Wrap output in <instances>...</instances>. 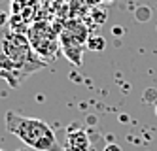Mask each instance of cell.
Wrapping results in <instances>:
<instances>
[{"instance_id":"1","label":"cell","mask_w":157,"mask_h":151,"mask_svg":"<svg viewBox=\"0 0 157 151\" xmlns=\"http://www.w3.org/2000/svg\"><path fill=\"white\" fill-rule=\"evenodd\" d=\"M6 129L17 136L27 147L36 149V151H63L59 145L55 132L51 126L36 117H27V115H19L15 111L6 113Z\"/></svg>"},{"instance_id":"2","label":"cell","mask_w":157,"mask_h":151,"mask_svg":"<svg viewBox=\"0 0 157 151\" xmlns=\"http://www.w3.org/2000/svg\"><path fill=\"white\" fill-rule=\"evenodd\" d=\"M0 51H4L10 59H12L15 70L21 77L32 74L34 70H40V68H46V64H48L46 61H42L36 55L34 49H32L29 36L13 32V30L6 32L2 36V40H0Z\"/></svg>"},{"instance_id":"3","label":"cell","mask_w":157,"mask_h":151,"mask_svg":"<svg viewBox=\"0 0 157 151\" xmlns=\"http://www.w3.org/2000/svg\"><path fill=\"white\" fill-rule=\"evenodd\" d=\"M87 40L89 32L82 21H68L59 32L61 49L66 59H70V62L74 64H82V49L83 45H87Z\"/></svg>"},{"instance_id":"4","label":"cell","mask_w":157,"mask_h":151,"mask_svg":"<svg viewBox=\"0 0 157 151\" xmlns=\"http://www.w3.org/2000/svg\"><path fill=\"white\" fill-rule=\"evenodd\" d=\"M29 42L32 45V49L36 51V55L46 62L51 61L61 47L57 30H51L48 23H36L29 32Z\"/></svg>"},{"instance_id":"5","label":"cell","mask_w":157,"mask_h":151,"mask_svg":"<svg viewBox=\"0 0 157 151\" xmlns=\"http://www.w3.org/2000/svg\"><path fill=\"white\" fill-rule=\"evenodd\" d=\"M68 149L70 151H89V136L85 130H72L68 134Z\"/></svg>"},{"instance_id":"6","label":"cell","mask_w":157,"mask_h":151,"mask_svg":"<svg viewBox=\"0 0 157 151\" xmlns=\"http://www.w3.org/2000/svg\"><path fill=\"white\" fill-rule=\"evenodd\" d=\"M0 76L6 77L8 81L12 79L10 76H17V77H19V74H17V70H15V66H13L12 59H10V57H8L4 51H0Z\"/></svg>"},{"instance_id":"7","label":"cell","mask_w":157,"mask_h":151,"mask_svg":"<svg viewBox=\"0 0 157 151\" xmlns=\"http://www.w3.org/2000/svg\"><path fill=\"white\" fill-rule=\"evenodd\" d=\"M106 47V40L102 38V36H89V40H87V49L89 51H102Z\"/></svg>"},{"instance_id":"8","label":"cell","mask_w":157,"mask_h":151,"mask_svg":"<svg viewBox=\"0 0 157 151\" xmlns=\"http://www.w3.org/2000/svg\"><path fill=\"white\" fill-rule=\"evenodd\" d=\"M136 19H138V21H148V19H150V9H148V8H142V9L138 8V9H136Z\"/></svg>"},{"instance_id":"9","label":"cell","mask_w":157,"mask_h":151,"mask_svg":"<svg viewBox=\"0 0 157 151\" xmlns=\"http://www.w3.org/2000/svg\"><path fill=\"white\" fill-rule=\"evenodd\" d=\"M95 15H97V23H104L106 17H104V11H102V9H97V11L93 9V17H95Z\"/></svg>"},{"instance_id":"10","label":"cell","mask_w":157,"mask_h":151,"mask_svg":"<svg viewBox=\"0 0 157 151\" xmlns=\"http://www.w3.org/2000/svg\"><path fill=\"white\" fill-rule=\"evenodd\" d=\"M104 151H121V147L116 145V144H108V145L104 147Z\"/></svg>"},{"instance_id":"11","label":"cell","mask_w":157,"mask_h":151,"mask_svg":"<svg viewBox=\"0 0 157 151\" xmlns=\"http://www.w3.org/2000/svg\"><path fill=\"white\" fill-rule=\"evenodd\" d=\"M6 23H8V15L4 13V11H0V27H4Z\"/></svg>"},{"instance_id":"12","label":"cell","mask_w":157,"mask_h":151,"mask_svg":"<svg viewBox=\"0 0 157 151\" xmlns=\"http://www.w3.org/2000/svg\"><path fill=\"white\" fill-rule=\"evenodd\" d=\"M121 32H123L121 27H114V34H116V36H121Z\"/></svg>"},{"instance_id":"13","label":"cell","mask_w":157,"mask_h":151,"mask_svg":"<svg viewBox=\"0 0 157 151\" xmlns=\"http://www.w3.org/2000/svg\"><path fill=\"white\" fill-rule=\"evenodd\" d=\"M17 151H27V149H17Z\"/></svg>"},{"instance_id":"14","label":"cell","mask_w":157,"mask_h":151,"mask_svg":"<svg viewBox=\"0 0 157 151\" xmlns=\"http://www.w3.org/2000/svg\"><path fill=\"white\" fill-rule=\"evenodd\" d=\"M0 151H4V149H2V147H0Z\"/></svg>"}]
</instances>
